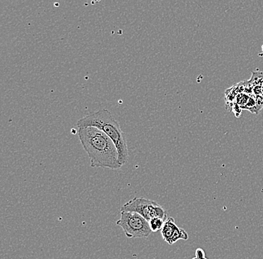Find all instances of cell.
<instances>
[{"label":"cell","instance_id":"1","mask_svg":"<svg viewBox=\"0 0 263 259\" xmlns=\"http://www.w3.org/2000/svg\"><path fill=\"white\" fill-rule=\"evenodd\" d=\"M79 137L82 147L88 154L91 167H104L118 170V152L114 142L106 133L95 127L79 128Z\"/></svg>","mask_w":263,"mask_h":259},{"label":"cell","instance_id":"2","mask_svg":"<svg viewBox=\"0 0 263 259\" xmlns=\"http://www.w3.org/2000/svg\"><path fill=\"white\" fill-rule=\"evenodd\" d=\"M77 125L78 128L91 126L103 131L114 142L118 150L120 165L123 166L127 163L129 161V152L123 132L120 124L108 110L100 109L96 112L88 114L79 119Z\"/></svg>","mask_w":263,"mask_h":259},{"label":"cell","instance_id":"3","mask_svg":"<svg viewBox=\"0 0 263 259\" xmlns=\"http://www.w3.org/2000/svg\"><path fill=\"white\" fill-rule=\"evenodd\" d=\"M116 224L129 238H147L152 233L149 222L137 213L121 211V218Z\"/></svg>","mask_w":263,"mask_h":259},{"label":"cell","instance_id":"4","mask_svg":"<svg viewBox=\"0 0 263 259\" xmlns=\"http://www.w3.org/2000/svg\"><path fill=\"white\" fill-rule=\"evenodd\" d=\"M121 211L137 213L147 221L154 217H160L164 220L167 218V212L160 205L144 197L133 198L123 205Z\"/></svg>","mask_w":263,"mask_h":259},{"label":"cell","instance_id":"5","mask_svg":"<svg viewBox=\"0 0 263 259\" xmlns=\"http://www.w3.org/2000/svg\"><path fill=\"white\" fill-rule=\"evenodd\" d=\"M162 238L169 245H173L179 240L187 241L189 234L183 229L178 227L173 217H167L164 221L163 228L161 230Z\"/></svg>","mask_w":263,"mask_h":259},{"label":"cell","instance_id":"6","mask_svg":"<svg viewBox=\"0 0 263 259\" xmlns=\"http://www.w3.org/2000/svg\"><path fill=\"white\" fill-rule=\"evenodd\" d=\"M253 96L261 109L263 108V72H252L251 78L248 80Z\"/></svg>","mask_w":263,"mask_h":259},{"label":"cell","instance_id":"7","mask_svg":"<svg viewBox=\"0 0 263 259\" xmlns=\"http://www.w3.org/2000/svg\"><path fill=\"white\" fill-rule=\"evenodd\" d=\"M165 221L166 220L162 219V218L154 217L151 219V221H148L152 232H156L158 231L162 230Z\"/></svg>","mask_w":263,"mask_h":259},{"label":"cell","instance_id":"8","mask_svg":"<svg viewBox=\"0 0 263 259\" xmlns=\"http://www.w3.org/2000/svg\"><path fill=\"white\" fill-rule=\"evenodd\" d=\"M251 96V95L248 94V93H238L237 96H236V103H237L238 106L242 109V108L245 107V106L248 104Z\"/></svg>","mask_w":263,"mask_h":259},{"label":"cell","instance_id":"9","mask_svg":"<svg viewBox=\"0 0 263 259\" xmlns=\"http://www.w3.org/2000/svg\"><path fill=\"white\" fill-rule=\"evenodd\" d=\"M228 110H229L230 111H232V112H233V114L236 115V117H239L240 116H241V110L242 109H241V107H240L237 103L235 102V103H233L231 106H230V109Z\"/></svg>","mask_w":263,"mask_h":259},{"label":"cell","instance_id":"10","mask_svg":"<svg viewBox=\"0 0 263 259\" xmlns=\"http://www.w3.org/2000/svg\"><path fill=\"white\" fill-rule=\"evenodd\" d=\"M195 257L199 259L205 258L204 250L202 249H197L196 252H195Z\"/></svg>","mask_w":263,"mask_h":259},{"label":"cell","instance_id":"11","mask_svg":"<svg viewBox=\"0 0 263 259\" xmlns=\"http://www.w3.org/2000/svg\"><path fill=\"white\" fill-rule=\"evenodd\" d=\"M192 259H199V258H196V257H195V258H192ZM203 259H207V258H203Z\"/></svg>","mask_w":263,"mask_h":259}]
</instances>
